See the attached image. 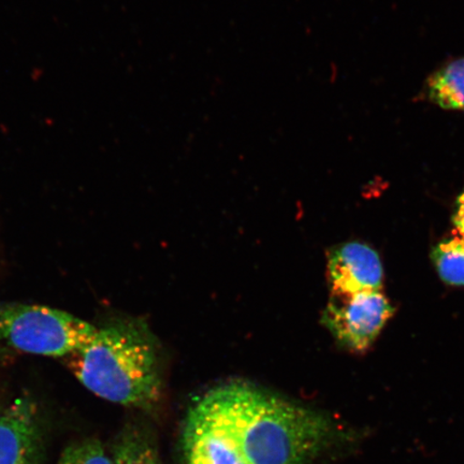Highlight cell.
<instances>
[{"instance_id":"obj_6","label":"cell","mask_w":464,"mask_h":464,"mask_svg":"<svg viewBox=\"0 0 464 464\" xmlns=\"http://www.w3.org/2000/svg\"><path fill=\"white\" fill-rule=\"evenodd\" d=\"M329 281L340 295L380 292L384 270L374 248L362 242H348L329 254Z\"/></svg>"},{"instance_id":"obj_10","label":"cell","mask_w":464,"mask_h":464,"mask_svg":"<svg viewBox=\"0 0 464 464\" xmlns=\"http://www.w3.org/2000/svg\"><path fill=\"white\" fill-rule=\"evenodd\" d=\"M114 464H160L158 454L142 434L131 431L119 440Z\"/></svg>"},{"instance_id":"obj_4","label":"cell","mask_w":464,"mask_h":464,"mask_svg":"<svg viewBox=\"0 0 464 464\" xmlns=\"http://www.w3.org/2000/svg\"><path fill=\"white\" fill-rule=\"evenodd\" d=\"M384 294L367 292L334 295L323 315V323L338 341L353 352L367 351L393 315Z\"/></svg>"},{"instance_id":"obj_8","label":"cell","mask_w":464,"mask_h":464,"mask_svg":"<svg viewBox=\"0 0 464 464\" xmlns=\"http://www.w3.org/2000/svg\"><path fill=\"white\" fill-rule=\"evenodd\" d=\"M425 94L440 108L464 111V57L440 66L428 78Z\"/></svg>"},{"instance_id":"obj_12","label":"cell","mask_w":464,"mask_h":464,"mask_svg":"<svg viewBox=\"0 0 464 464\" xmlns=\"http://www.w3.org/2000/svg\"><path fill=\"white\" fill-rule=\"evenodd\" d=\"M454 225L457 231V236L464 240V188L460 195L457 197L455 212H454Z\"/></svg>"},{"instance_id":"obj_1","label":"cell","mask_w":464,"mask_h":464,"mask_svg":"<svg viewBox=\"0 0 464 464\" xmlns=\"http://www.w3.org/2000/svg\"><path fill=\"white\" fill-rule=\"evenodd\" d=\"M197 402L227 429L248 464H310L332 438L326 416L249 382H226Z\"/></svg>"},{"instance_id":"obj_9","label":"cell","mask_w":464,"mask_h":464,"mask_svg":"<svg viewBox=\"0 0 464 464\" xmlns=\"http://www.w3.org/2000/svg\"><path fill=\"white\" fill-rule=\"evenodd\" d=\"M431 258L440 280L450 285L464 286V240L460 237L439 243Z\"/></svg>"},{"instance_id":"obj_7","label":"cell","mask_w":464,"mask_h":464,"mask_svg":"<svg viewBox=\"0 0 464 464\" xmlns=\"http://www.w3.org/2000/svg\"><path fill=\"white\" fill-rule=\"evenodd\" d=\"M38 439L32 404L17 401L0 411V464H34Z\"/></svg>"},{"instance_id":"obj_3","label":"cell","mask_w":464,"mask_h":464,"mask_svg":"<svg viewBox=\"0 0 464 464\" xmlns=\"http://www.w3.org/2000/svg\"><path fill=\"white\" fill-rule=\"evenodd\" d=\"M95 333L94 324L54 307L0 303V344L16 352L66 358Z\"/></svg>"},{"instance_id":"obj_5","label":"cell","mask_w":464,"mask_h":464,"mask_svg":"<svg viewBox=\"0 0 464 464\" xmlns=\"http://www.w3.org/2000/svg\"><path fill=\"white\" fill-rule=\"evenodd\" d=\"M183 449L188 464H248L227 429L198 402L185 422Z\"/></svg>"},{"instance_id":"obj_11","label":"cell","mask_w":464,"mask_h":464,"mask_svg":"<svg viewBox=\"0 0 464 464\" xmlns=\"http://www.w3.org/2000/svg\"><path fill=\"white\" fill-rule=\"evenodd\" d=\"M60 464H114V461L98 440H86L68 448Z\"/></svg>"},{"instance_id":"obj_2","label":"cell","mask_w":464,"mask_h":464,"mask_svg":"<svg viewBox=\"0 0 464 464\" xmlns=\"http://www.w3.org/2000/svg\"><path fill=\"white\" fill-rule=\"evenodd\" d=\"M65 359L81 384L109 402L149 409L160 400V345L140 319H110Z\"/></svg>"}]
</instances>
